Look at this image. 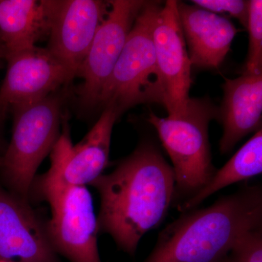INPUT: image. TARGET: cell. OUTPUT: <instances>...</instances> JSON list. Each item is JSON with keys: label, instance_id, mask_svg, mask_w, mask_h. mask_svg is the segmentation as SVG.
I'll list each match as a JSON object with an SVG mask.
<instances>
[{"label": "cell", "instance_id": "6da1fadb", "mask_svg": "<svg viewBox=\"0 0 262 262\" xmlns=\"http://www.w3.org/2000/svg\"><path fill=\"white\" fill-rule=\"evenodd\" d=\"M175 175L158 148L142 142L113 172L91 184L100 195L98 232L130 256L141 239L165 220L173 203Z\"/></svg>", "mask_w": 262, "mask_h": 262}, {"label": "cell", "instance_id": "7a4b0ae2", "mask_svg": "<svg viewBox=\"0 0 262 262\" xmlns=\"http://www.w3.org/2000/svg\"><path fill=\"white\" fill-rule=\"evenodd\" d=\"M262 226V189L244 185L205 208L183 212L160 232L144 262H220L234 241Z\"/></svg>", "mask_w": 262, "mask_h": 262}, {"label": "cell", "instance_id": "3957f363", "mask_svg": "<svg viewBox=\"0 0 262 262\" xmlns=\"http://www.w3.org/2000/svg\"><path fill=\"white\" fill-rule=\"evenodd\" d=\"M218 117L220 110L208 98H190L181 116H148L173 163V203L177 208L200 192L216 172L212 164L208 126Z\"/></svg>", "mask_w": 262, "mask_h": 262}, {"label": "cell", "instance_id": "277c9868", "mask_svg": "<svg viewBox=\"0 0 262 262\" xmlns=\"http://www.w3.org/2000/svg\"><path fill=\"white\" fill-rule=\"evenodd\" d=\"M160 2L146 1L136 17L111 76L103 87L98 107H113L119 117L140 103L163 104L153 29Z\"/></svg>", "mask_w": 262, "mask_h": 262}, {"label": "cell", "instance_id": "5b68a950", "mask_svg": "<svg viewBox=\"0 0 262 262\" xmlns=\"http://www.w3.org/2000/svg\"><path fill=\"white\" fill-rule=\"evenodd\" d=\"M63 103L56 92L11 111L13 133L0 168L15 194L23 199L29 195L39 165L61 136Z\"/></svg>", "mask_w": 262, "mask_h": 262}, {"label": "cell", "instance_id": "8992f818", "mask_svg": "<svg viewBox=\"0 0 262 262\" xmlns=\"http://www.w3.org/2000/svg\"><path fill=\"white\" fill-rule=\"evenodd\" d=\"M37 184L51 206V218L46 226L55 251L71 262H101L97 217L87 187Z\"/></svg>", "mask_w": 262, "mask_h": 262}, {"label": "cell", "instance_id": "52a82bcc", "mask_svg": "<svg viewBox=\"0 0 262 262\" xmlns=\"http://www.w3.org/2000/svg\"><path fill=\"white\" fill-rule=\"evenodd\" d=\"M146 1L113 0L96 32L77 77L83 80L77 91L84 110L98 107L105 84L113 73L136 17Z\"/></svg>", "mask_w": 262, "mask_h": 262}, {"label": "cell", "instance_id": "ba28073f", "mask_svg": "<svg viewBox=\"0 0 262 262\" xmlns=\"http://www.w3.org/2000/svg\"><path fill=\"white\" fill-rule=\"evenodd\" d=\"M119 115L103 108L98 121L76 145L66 130L51 151V166L38 182L66 186L91 185L107 167L114 125Z\"/></svg>", "mask_w": 262, "mask_h": 262}, {"label": "cell", "instance_id": "9c48e42d", "mask_svg": "<svg viewBox=\"0 0 262 262\" xmlns=\"http://www.w3.org/2000/svg\"><path fill=\"white\" fill-rule=\"evenodd\" d=\"M157 66L168 117H179L187 110L192 79L187 45L179 20L178 1L162 5L153 29Z\"/></svg>", "mask_w": 262, "mask_h": 262}, {"label": "cell", "instance_id": "30bf717a", "mask_svg": "<svg viewBox=\"0 0 262 262\" xmlns=\"http://www.w3.org/2000/svg\"><path fill=\"white\" fill-rule=\"evenodd\" d=\"M108 9V1L54 0L47 49L71 80L77 77Z\"/></svg>", "mask_w": 262, "mask_h": 262}, {"label": "cell", "instance_id": "8fae6325", "mask_svg": "<svg viewBox=\"0 0 262 262\" xmlns=\"http://www.w3.org/2000/svg\"><path fill=\"white\" fill-rule=\"evenodd\" d=\"M5 60L8 70L0 88V118L8 110L40 101L72 81L47 48L35 46Z\"/></svg>", "mask_w": 262, "mask_h": 262}, {"label": "cell", "instance_id": "7c38bea8", "mask_svg": "<svg viewBox=\"0 0 262 262\" xmlns=\"http://www.w3.org/2000/svg\"><path fill=\"white\" fill-rule=\"evenodd\" d=\"M46 229L26 202L0 188V260L57 262Z\"/></svg>", "mask_w": 262, "mask_h": 262}, {"label": "cell", "instance_id": "4fadbf2b", "mask_svg": "<svg viewBox=\"0 0 262 262\" xmlns=\"http://www.w3.org/2000/svg\"><path fill=\"white\" fill-rule=\"evenodd\" d=\"M178 13L192 65L216 69L230 50L237 29L225 17L178 2Z\"/></svg>", "mask_w": 262, "mask_h": 262}, {"label": "cell", "instance_id": "5bb4252c", "mask_svg": "<svg viewBox=\"0 0 262 262\" xmlns=\"http://www.w3.org/2000/svg\"><path fill=\"white\" fill-rule=\"evenodd\" d=\"M220 110L223 135L220 141L222 154H227L245 136L261 129L262 74L244 72L235 79H226Z\"/></svg>", "mask_w": 262, "mask_h": 262}, {"label": "cell", "instance_id": "9a60e30c", "mask_svg": "<svg viewBox=\"0 0 262 262\" xmlns=\"http://www.w3.org/2000/svg\"><path fill=\"white\" fill-rule=\"evenodd\" d=\"M54 0H0V58L35 47L48 35Z\"/></svg>", "mask_w": 262, "mask_h": 262}, {"label": "cell", "instance_id": "2e32d148", "mask_svg": "<svg viewBox=\"0 0 262 262\" xmlns=\"http://www.w3.org/2000/svg\"><path fill=\"white\" fill-rule=\"evenodd\" d=\"M262 172V131L255 133L220 170H216L206 186L177 208L185 212L198 208L205 200L229 185L248 180Z\"/></svg>", "mask_w": 262, "mask_h": 262}, {"label": "cell", "instance_id": "e0dca14e", "mask_svg": "<svg viewBox=\"0 0 262 262\" xmlns=\"http://www.w3.org/2000/svg\"><path fill=\"white\" fill-rule=\"evenodd\" d=\"M247 29L249 46L244 72L262 74V1H249Z\"/></svg>", "mask_w": 262, "mask_h": 262}, {"label": "cell", "instance_id": "ac0fdd59", "mask_svg": "<svg viewBox=\"0 0 262 262\" xmlns=\"http://www.w3.org/2000/svg\"><path fill=\"white\" fill-rule=\"evenodd\" d=\"M229 262H262V226L239 236L227 254Z\"/></svg>", "mask_w": 262, "mask_h": 262}, {"label": "cell", "instance_id": "d6986e66", "mask_svg": "<svg viewBox=\"0 0 262 262\" xmlns=\"http://www.w3.org/2000/svg\"><path fill=\"white\" fill-rule=\"evenodd\" d=\"M194 5L211 13H227L247 29L249 1L244 0H194Z\"/></svg>", "mask_w": 262, "mask_h": 262}, {"label": "cell", "instance_id": "ffe728a7", "mask_svg": "<svg viewBox=\"0 0 262 262\" xmlns=\"http://www.w3.org/2000/svg\"><path fill=\"white\" fill-rule=\"evenodd\" d=\"M220 262H229L228 259H227V256L224 258L223 259L221 260Z\"/></svg>", "mask_w": 262, "mask_h": 262}, {"label": "cell", "instance_id": "44dd1931", "mask_svg": "<svg viewBox=\"0 0 262 262\" xmlns=\"http://www.w3.org/2000/svg\"><path fill=\"white\" fill-rule=\"evenodd\" d=\"M1 163H2V157H0V166H1Z\"/></svg>", "mask_w": 262, "mask_h": 262}, {"label": "cell", "instance_id": "7402d4cb", "mask_svg": "<svg viewBox=\"0 0 262 262\" xmlns=\"http://www.w3.org/2000/svg\"><path fill=\"white\" fill-rule=\"evenodd\" d=\"M0 262H11V261H2V260H0Z\"/></svg>", "mask_w": 262, "mask_h": 262}, {"label": "cell", "instance_id": "603a6c76", "mask_svg": "<svg viewBox=\"0 0 262 262\" xmlns=\"http://www.w3.org/2000/svg\"><path fill=\"white\" fill-rule=\"evenodd\" d=\"M0 59H1V58H0Z\"/></svg>", "mask_w": 262, "mask_h": 262}, {"label": "cell", "instance_id": "cb8c5ba5", "mask_svg": "<svg viewBox=\"0 0 262 262\" xmlns=\"http://www.w3.org/2000/svg\"><path fill=\"white\" fill-rule=\"evenodd\" d=\"M0 119H1V118H0Z\"/></svg>", "mask_w": 262, "mask_h": 262}]
</instances>
